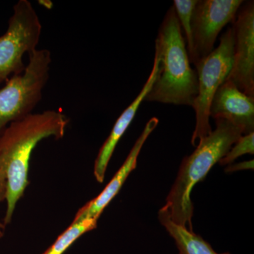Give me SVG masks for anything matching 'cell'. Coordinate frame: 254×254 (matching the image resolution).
<instances>
[{
    "instance_id": "3",
    "label": "cell",
    "mask_w": 254,
    "mask_h": 254,
    "mask_svg": "<svg viewBox=\"0 0 254 254\" xmlns=\"http://www.w3.org/2000/svg\"><path fill=\"white\" fill-rule=\"evenodd\" d=\"M242 136V131L235 125L226 120H215V130L198 141L194 151L183 159L176 180L167 197L166 204L163 206L172 221L193 231L192 190Z\"/></svg>"
},
{
    "instance_id": "7",
    "label": "cell",
    "mask_w": 254,
    "mask_h": 254,
    "mask_svg": "<svg viewBox=\"0 0 254 254\" xmlns=\"http://www.w3.org/2000/svg\"><path fill=\"white\" fill-rule=\"evenodd\" d=\"M243 0H198L192 16L193 56L196 65L214 50L219 33L236 18Z\"/></svg>"
},
{
    "instance_id": "6",
    "label": "cell",
    "mask_w": 254,
    "mask_h": 254,
    "mask_svg": "<svg viewBox=\"0 0 254 254\" xmlns=\"http://www.w3.org/2000/svg\"><path fill=\"white\" fill-rule=\"evenodd\" d=\"M41 33V22L33 5L28 0L18 1L6 33L0 36V83L23 73V56L37 49Z\"/></svg>"
},
{
    "instance_id": "12",
    "label": "cell",
    "mask_w": 254,
    "mask_h": 254,
    "mask_svg": "<svg viewBox=\"0 0 254 254\" xmlns=\"http://www.w3.org/2000/svg\"><path fill=\"white\" fill-rule=\"evenodd\" d=\"M158 218L160 223L175 240L179 254H231L217 253L199 235L172 221L163 207L159 210Z\"/></svg>"
},
{
    "instance_id": "15",
    "label": "cell",
    "mask_w": 254,
    "mask_h": 254,
    "mask_svg": "<svg viewBox=\"0 0 254 254\" xmlns=\"http://www.w3.org/2000/svg\"><path fill=\"white\" fill-rule=\"evenodd\" d=\"M254 132L241 136L234 144L235 146L232 147L228 153L219 161V163L221 165H230L242 155L247 153L254 155Z\"/></svg>"
},
{
    "instance_id": "13",
    "label": "cell",
    "mask_w": 254,
    "mask_h": 254,
    "mask_svg": "<svg viewBox=\"0 0 254 254\" xmlns=\"http://www.w3.org/2000/svg\"><path fill=\"white\" fill-rule=\"evenodd\" d=\"M98 219L88 218L72 222L69 227L58 237L56 241L43 254H63L83 234L94 230Z\"/></svg>"
},
{
    "instance_id": "9",
    "label": "cell",
    "mask_w": 254,
    "mask_h": 254,
    "mask_svg": "<svg viewBox=\"0 0 254 254\" xmlns=\"http://www.w3.org/2000/svg\"><path fill=\"white\" fill-rule=\"evenodd\" d=\"M209 115L215 120H226L240 128L243 135L249 134L254 130V98L225 80L214 95Z\"/></svg>"
},
{
    "instance_id": "5",
    "label": "cell",
    "mask_w": 254,
    "mask_h": 254,
    "mask_svg": "<svg viewBox=\"0 0 254 254\" xmlns=\"http://www.w3.org/2000/svg\"><path fill=\"white\" fill-rule=\"evenodd\" d=\"M233 52L234 35L231 26L227 28L220 37L218 48L195 65L198 90V95L192 105L195 114V129L191 138V144L193 146H196L197 142L213 131L209 115L210 103L219 87L230 73Z\"/></svg>"
},
{
    "instance_id": "4",
    "label": "cell",
    "mask_w": 254,
    "mask_h": 254,
    "mask_svg": "<svg viewBox=\"0 0 254 254\" xmlns=\"http://www.w3.org/2000/svg\"><path fill=\"white\" fill-rule=\"evenodd\" d=\"M28 58L23 73L8 78L0 88V132L9 124L33 113L42 99L49 79L51 53L36 49Z\"/></svg>"
},
{
    "instance_id": "11",
    "label": "cell",
    "mask_w": 254,
    "mask_h": 254,
    "mask_svg": "<svg viewBox=\"0 0 254 254\" xmlns=\"http://www.w3.org/2000/svg\"><path fill=\"white\" fill-rule=\"evenodd\" d=\"M159 70V60L158 56L155 54L154 62H153V68L148 79L145 82L144 86L142 88L141 92L138 93L134 100L124 110L110 132L109 136L104 142L103 145L99 150L97 158L95 159L94 176L97 181L102 183L104 181L105 173L108 168V164L110 161L115 148L118 145L120 138L123 137L124 133L127 131L128 127L131 125L135 115L139 108L142 102L144 101L145 97L151 90L153 83L156 79Z\"/></svg>"
},
{
    "instance_id": "14",
    "label": "cell",
    "mask_w": 254,
    "mask_h": 254,
    "mask_svg": "<svg viewBox=\"0 0 254 254\" xmlns=\"http://www.w3.org/2000/svg\"><path fill=\"white\" fill-rule=\"evenodd\" d=\"M198 0H175L173 6L185 33L187 50L190 60L193 56V36H192V16Z\"/></svg>"
},
{
    "instance_id": "16",
    "label": "cell",
    "mask_w": 254,
    "mask_h": 254,
    "mask_svg": "<svg viewBox=\"0 0 254 254\" xmlns=\"http://www.w3.org/2000/svg\"><path fill=\"white\" fill-rule=\"evenodd\" d=\"M6 177L2 167L0 165V203L6 199ZM5 226L0 222V238L4 236Z\"/></svg>"
},
{
    "instance_id": "10",
    "label": "cell",
    "mask_w": 254,
    "mask_h": 254,
    "mask_svg": "<svg viewBox=\"0 0 254 254\" xmlns=\"http://www.w3.org/2000/svg\"><path fill=\"white\" fill-rule=\"evenodd\" d=\"M158 123L159 120L157 118H152L147 123L144 129L133 145L125 163L115 174L111 181L98 196L90 200L78 210L73 222L81 221L88 218H95L98 220L107 205L109 204L121 190L129 174L136 168L137 159L141 152L142 147L144 145L150 133L158 126Z\"/></svg>"
},
{
    "instance_id": "8",
    "label": "cell",
    "mask_w": 254,
    "mask_h": 254,
    "mask_svg": "<svg viewBox=\"0 0 254 254\" xmlns=\"http://www.w3.org/2000/svg\"><path fill=\"white\" fill-rule=\"evenodd\" d=\"M234 52L226 79L242 93L254 98V1H244L232 23Z\"/></svg>"
},
{
    "instance_id": "1",
    "label": "cell",
    "mask_w": 254,
    "mask_h": 254,
    "mask_svg": "<svg viewBox=\"0 0 254 254\" xmlns=\"http://www.w3.org/2000/svg\"><path fill=\"white\" fill-rule=\"evenodd\" d=\"M69 123L66 115L56 110L32 113L14 122L0 132V165L6 177V210L4 226L12 220L16 205L29 185L28 169L32 152L42 140L64 136Z\"/></svg>"
},
{
    "instance_id": "17",
    "label": "cell",
    "mask_w": 254,
    "mask_h": 254,
    "mask_svg": "<svg viewBox=\"0 0 254 254\" xmlns=\"http://www.w3.org/2000/svg\"><path fill=\"white\" fill-rule=\"evenodd\" d=\"M247 169H254V160L250 161L242 162V163L237 164H230L225 169L226 173H232V172L237 171V170H247Z\"/></svg>"
},
{
    "instance_id": "2",
    "label": "cell",
    "mask_w": 254,
    "mask_h": 254,
    "mask_svg": "<svg viewBox=\"0 0 254 254\" xmlns=\"http://www.w3.org/2000/svg\"><path fill=\"white\" fill-rule=\"evenodd\" d=\"M155 45L158 73L145 100L192 107L198 95V76L190 66L186 41L173 6L165 14Z\"/></svg>"
}]
</instances>
